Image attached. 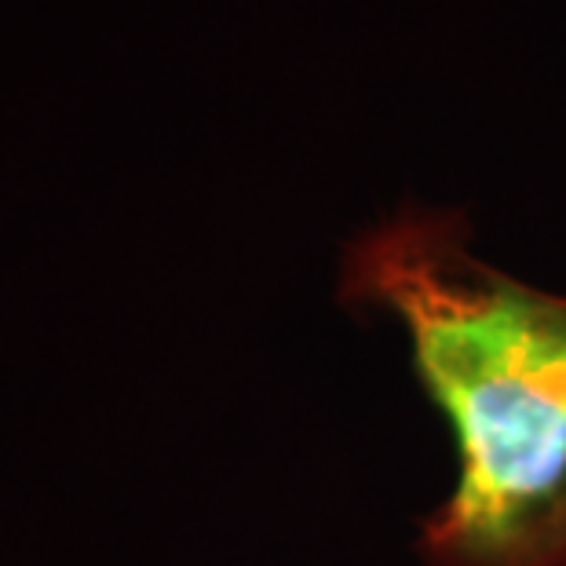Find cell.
<instances>
[{"instance_id": "obj_1", "label": "cell", "mask_w": 566, "mask_h": 566, "mask_svg": "<svg viewBox=\"0 0 566 566\" xmlns=\"http://www.w3.org/2000/svg\"><path fill=\"white\" fill-rule=\"evenodd\" d=\"M340 304L399 325L453 436L424 566H566V296L486 263L461 209L402 201L344 245Z\"/></svg>"}]
</instances>
